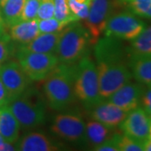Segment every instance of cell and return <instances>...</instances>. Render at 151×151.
I'll list each match as a JSON object with an SVG mask.
<instances>
[{
    "label": "cell",
    "mask_w": 151,
    "mask_h": 151,
    "mask_svg": "<svg viewBox=\"0 0 151 151\" xmlns=\"http://www.w3.org/2000/svg\"><path fill=\"white\" fill-rule=\"evenodd\" d=\"M76 65L61 63L55 66L45 78L44 91L50 107L61 110L75 100Z\"/></svg>",
    "instance_id": "cell-1"
},
{
    "label": "cell",
    "mask_w": 151,
    "mask_h": 151,
    "mask_svg": "<svg viewBox=\"0 0 151 151\" xmlns=\"http://www.w3.org/2000/svg\"><path fill=\"white\" fill-rule=\"evenodd\" d=\"M6 105L24 129L36 127L45 121V103L41 94L36 89L27 88L20 96L9 101Z\"/></svg>",
    "instance_id": "cell-2"
},
{
    "label": "cell",
    "mask_w": 151,
    "mask_h": 151,
    "mask_svg": "<svg viewBox=\"0 0 151 151\" xmlns=\"http://www.w3.org/2000/svg\"><path fill=\"white\" fill-rule=\"evenodd\" d=\"M75 92L87 108H92L103 101L99 91L97 65L87 55L76 65Z\"/></svg>",
    "instance_id": "cell-3"
},
{
    "label": "cell",
    "mask_w": 151,
    "mask_h": 151,
    "mask_svg": "<svg viewBox=\"0 0 151 151\" xmlns=\"http://www.w3.org/2000/svg\"><path fill=\"white\" fill-rule=\"evenodd\" d=\"M91 37L85 26L74 24L63 29L55 55L60 63L75 64L85 56Z\"/></svg>",
    "instance_id": "cell-4"
},
{
    "label": "cell",
    "mask_w": 151,
    "mask_h": 151,
    "mask_svg": "<svg viewBox=\"0 0 151 151\" xmlns=\"http://www.w3.org/2000/svg\"><path fill=\"white\" fill-rule=\"evenodd\" d=\"M100 94L104 98L110 97L121 86L129 82L132 72L126 61L114 63H97Z\"/></svg>",
    "instance_id": "cell-5"
},
{
    "label": "cell",
    "mask_w": 151,
    "mask_h": 151,
    "mask_svg": "<svg viewBox=\"0 0 151 151\" xmlns=\"http://www.w3.org/2000/svg\"><path fill=\"white\" fill-rule=\"evenodd\" d=\"M18 63L22 70L32 81H41L59 64L57 56L54 54L29 52L21 49L17 51Z\"/></svg>",
    "instance_id": "cell-6"
},
{
    "label": "cell",
    "mask_w": 151,
    "mask_h": 151,
    "mask_svg": "<svg viewBox=\"0 0 151 151\" xmlns=\"http://www.w3.org/2000/svg\"><path fill=\"white\" fill-rule=\"evenodd\" d=\"M145 23L138 19L134 14L122 12L108 18L104 33L106 36L133 40L145 29Z\"/></svg>",
    "instance_id": "cell-7"
},
{
    "label": "cell",
    "mask_w": 151,
    "mask_h": 151,
    "mask_svg": "<svg viewBox=\"0 0 151 151\" xmlns=\"http://www.w3.org/2000/svg\"><path fill=\"white\" fill-rule=\"evenodd\" d=\"M113 0H92L89 14L84 20V26L88 30L91 44H95L104 32L108 18L113 14L115 7Z\"/></svg>",
    "instance_id": "cell-8"
},
{
    "label": "cell",
    "mask_w": 151,
    "mask_h": 151,
    "mask_svg": "<svg viewBox=\"0 0 151 151\" xmlns=\"http://www.w3.org/2000/svg\"><path fill=\"white\" fill-rule=\"evenodd\" d=\"M151 117L139 106L128 113L120 124L124 134L145 145L150 140Z\"/></svg>",
    "instance_id": "cell-9"
},
{
    "label": "cell",
    "mask_w": 151,
    "mask_h": 151,
    "mask_svg": "<svg viewBox=\"0 0 151 151\" xmlns=\"http://www.w3.org/2000/svg\"><path fill=\"white\" fill-rule=\"evenodd\" d=\"M0 80L4 86L9 103L27 89L30 79L18 62L9 61L0 68Z\"/></svg>",
    "instance_id": "cell-10"
},
{
    "label": "cell",
    "mask_w": 151,
    "mask_h": 151,
    "mask_svg": "<svg viewBox=\"0 0 151 151\" xmlns=\"http://www.w3.org/2000/svg\"><path fill=\"white\" fill-rule=\"evenodd\" d=\"M85 128V123L80 116L72 113H62L54 118L51 131L65 140L77 142L84 137Z\"/></svg>",
    "instance_id": "cell-11"
},
{
    "label": "cell",
    "mask_w": 151,
    "mask_h": 151,
    "mask_svg": "<svg viewBox=\"0 0 151 151\" xmlns=\"http://www.w3.org/2000/svg\"><path fill=\"white\" fill-rule=\"evenodd\" d=\"M94 53L97 63L122 62L126 57V50L119 39L106 35L95 43Z\"/></svg>",
    "instance_id": "cell-12"
},
{
    "label": "cell",
    "mask_w": 151,
    "mask_h": 151,
    "mask_svg": "<svg viewBox=\"0 0 151 151\" xmlns=\"http://www.w3.org/2000/svg\"><path fill=\"white\" fill-rule=\"evenodd\" d=\"M144 87L139 83L128 82L108 97V101L129 113L140 104Z\"/></svg>",
    "instance_id": "cell-13"
},
{
    "label": "cell",
    "mask_w": 151,
    "mask_h": 151,
    "mask_svg": "<svg viewBox=\"0 0 151 151\" xmlns=\"http://www.w3.org/2000/svg\"><path fill=\"white\" fill-rule=\"evenodd\" d=\"M92 118L110 129H114L124 120L128 113L110 102H101L93 107Z\"/></svg>",
    "instance_id": "cell-14"
},
{
    "label": "cell",
    "mask_w": 151,
    "mask_h": 151,
    "mask_svg": "<svg viewBox=\"0 0 151 151\" xmlns=\"http://www.w3.org/2000/svg\"><path fill=\"white\" fill-rule=\"evenodd\" d=\"M62 31V30H61ZM61 31L55 33L40 34L37 37L27 44H22L19 47L26 51L55 55Z\"/></svg>",
    "instance_id": "cell-15"
},
{
    "label": "cell",
    "mask_w": 151,
    "mask_h": 151,
    "mask_svg": "<svg viewBox=\"0 0 151 151\" xmlns=\"http://www.w3.org/2000/svg\"><path fill=\"white\" fill-rule=\"evenodd\" d=\"M15 150L22 151H54L58 150L59 149L45 134L40 132H33L24 136L17 142Z\"/></svg>",
    "instance_id": "cell-16"
},
{
    "label": "cell",
    "mask_w": 151,
    "mask_h": 151,
    "mask_svg": "<svg viewBox=\"0 0 151 151\" xmlns=\"http://www.w3.org/2000/svg\"><path fill=\"white\" fill-rule=\"evenodd\" d=\"M20 125L7 105L0 108V134L4 140L13 144L18 140Z\"/></svg>",
    "instance_id": "cell-17"
},
{
    "label": "cell",
    "mask_w": 151,
    "mask_h": 151,
    "mask_svg": "<svg viewBox=\"0 0 151 151\" xmlns=\"http://www.w3.org/2000/svg\"><path fill=\"white\" fill-rule=\"evenodd\" d=\"M40 34L37 19L21 20L10 27V37L20 44L30 42Z\"/></svg>",
    "instance_id": "cell-18"
},
{
    "label": "cell",
    "mask_w": 151,
    "mask_h": 151,
    "mask_svg": "<svg viewBox=\"0 0 151 151\" xmlns=\"http://www.w3.org/2000/svg\"><path fill=\"white\" fill-rule=\"evenodd\" d=\"M129 66L135 79L142 84H151V54L131 56Z\"/></svg>",
    "instance_id": "cell-19"
},
{
    "label": "cell",
    "mask_w": 151,
    "mask_h": 151,
    "mask_svg": "<svg viewBox=\"0 0 151 151\" xmlns=\"http://www.w3.org/2000/svg\"><path fill=\"white\" fill-rule=\"evenodd\" d=\"M25 0H5L0 4V12L7 27L21 21L22 12Z\"/></svg>",
    "instance_id": "cell-20"
},
{
    "label": "cell",
    "mask_w": 151,
    "mask_h": 151,
    "mask_svg": "<svg viewBox=\"0 0 151 151\" xmlns=\"http://www.w3.org/2000/svg\"><path fill=\"white\" fill-rule=\"evenodd\" d=\"M111 129H112L96 120L90 121L86 125L84 137L90 145L96 148L110 137Z\"/></svg>",
    "instance_id": "cell-21"
},
{
    "label": "cell",
    "mask_w": 151,
    "mask_h": 151,
    "mask_svg": "<svg viewBox=\"0 0 151 151\" xmlns=\"http://www.w3.org/2000/svg\"><path fill=\"white\" fill-rule=\"evenodd\" d=\"M131 41V46L129 50L131 56L151 54V26L145 28V29Z\"/></svg>",
    "instance_id": "cell-22"
},
{
    "label": "cell",
    "mask_w": 151,
    "mask_h": 151,
    "mask_svg": "<svg viewBox=\"0 0 151 151\" xmlns=\"http://www.w3.org/2000/svg\"><path fill=\"white\" fill-rule=\"evenodd\" d=\"M55 13L54 18L60 22L68 25L72 22L78 21L79 19L75 16L67 4V0H54Z\"/></svg>",
    "instance_id": "cell-23"
},
{
    "label": "cell",
    "mask_w": 151,
    "mask_h": 151,
    "mask_svg": "<svg viewBox=\"0 0 151 151\" xmlns=\"http://www.w3.org/2000/svg\"><path fill=\"white\" fill-rule=\"evenodd\" d=\"M128 2L131 11L135 15L151 19V0H124Z\"/></svg>",
    "instance_id": "cell-24"
},
{
    "label": "cell",
    "mask_w": 151,
    "mask_h": 151,
    "mask_svg": "<svg viewBox=\"0 0 151 151\" xmlns=\"http://www.w3.org/2000/svg\"><path fill=\"white\" fill-rule=\"evenodd\" d=\"M38 25L40 34L59 32L66 26L65 24L60 22L55 18L38 20Z\"/></svg>",
    "instance_id": "cell-25"
},
{
    "label": "cell",
    "mask_w": 151,
    "mask_h": 151,
    "mask_svg": "<svg viewBox=\"0 0 151 151\" xmlns=\"http://www.w3.org/2000/svg\"><path fill=\"white\" fill-rule=\"evenodd\" d=\"M41 0H25L23 12L22 20L37 19V14Z\"/></svg>",
    "instance_id": "cell-26"
},
{
    "label": "cell",
    "mask_w": 151,
    "mask_h": 151,
    "mask_svg": "<svg viewBox=\"0 0 151 151\" xmlns=\"http://www.w3.org/2000/svg\"><path fill=\"white\" fill-rule=\"evenodd\" d=\"M67 4L71 13L80 20H85L89 14V4H81L76 0H67Z\"/></svg>",
    "instance_id": "cell-27"
},
{
    "label": "cell",
    "mask_w": 151,
    "mask_h": 151,
    "mask_svg": "<svg viewBox=\"0 0 151 151\" xmlns=\"http://www.w3.org/2000/svg\"><path fill=\"white\" fill-rule=\"evenodd\" d=\"M119 151H144L145 145L134 140L126 135H121L119 139Z\"/></svg>",
    "instance_id": "cell-28"
},
{
    "label": "cell",
    "mask_w": 151,
    "mask_h": 151,
    "mask_svg": "<svg viewBox=\"0 0 151 151\" xmlns=\"http://www.w3.org/2000/svg\"><path fill=\"white\" fill-rule=\"evenodd\" d=\"M54 0H41L37 14V20L54 18Z\"/></svg>",
    "instance_id": "cell-29"
},
{
    "label": "cell",
    "mask_w": 151,
    "mask_h": 151,
    "mask_svg": "<svg viewBox=\"0 0 151 151\" xmlns=\"http://www.w3.org/2000/svg\"><path fill=\"white\" fill-rule=\"evenodd\" d=\"M12 53V45L10 44V37L7 35L0 37V68L8 59Z\"/></svg>",
    "instance_id": "cell-30"
},
{
    "label": "cell",
    "mask_w": 151,
    "mask_h": 151,
    "mask_svg": "<svg viewBox=\"0 0 151 151\" xmlns=\"http://www.w3.org/2000/svg\"><path fill=\"white\" fill-rule=\"evenodd\" d=\"M121 134H116L109 137L103 144L96 147L94 150L97 151H119V139Z\"/></svg>",
    "instance_id": "cell-31"
},
{
    "label": "cell",
    "mask_w": 151,
    "mask_h": 151,
    "mask_svg": "<svg viewBox=\"0 0 151 151\" xmlns=\"http://www.w3.org/2000/svg\"><path fill=\"white\" fill-rule=\"evenodd\" d=\"M140 104L142 108L151 117V84H148L146 87H144L141 95Z\"/></svg>",
    "instance_id": "cell-32"
},
{
    "label": "cell",
    "mask_w": 151,
    "mask_h": 151,
    "mask_svg": "<svg viewBox=\"0 0 151 151\" xmlns=\"http://www.w3.org/2000/svg\"><path fill=\"white\" fill-rule=\"evenodd\" d=\"M8 103V97L3 82L0 80V108Z\"/></svg>",
    "instance_id": "cell-33"
},
{
    "label": "cell",
    "mask_w": 151,
    "mask_h": 151,
    "mask_svg": "<svg viewBox=\"0 0 151 151\" xmlns=\"http://www.w3.org/2000/svg\"><path fill=\"white\" fill-rule=\"evenodd\" d=\"M2 150H15V147L5 141L0 142V151Z\"/></svg>",
    "instance_id": "cell-34"
},
{
    "label": "cell",
    "mask_w": 151,
    "mask_h": 151,
    "mask_svg": "<svg viewBox=\"0 0 151 151\" xmlns=\"http://www.w3.org/2000/svg\"><path fill=\"white\" fill-rule=\"evenodd\" d=\"M6 26L5 24H4V21L2 18V15H1V12H0V37H3L4 35H7L6 34Z\"/></svg>",
    "instance_id": "cell-35"
},
{
    "label": "cell",
    "mask_w": 151,
    "mask_h": 151,
    "mask_svg": "<svg viewBox=\"0 0 151 151\" xmlns=\"http://www.w3.org/2000/svg\"><path fill=\"white\" fill-rule=\"evenodd\" d=\"M145 150L151 151V139H150L145 144Z\"/></svg>",
    "instance_id": "cell-36"
},
{
    "label": "cell",
    "mask_w": 151,
    "mask_h": 151,
    "mask_svg": "<svg viewBox=\"0 0 151 151\" xmlns=\"http://www.w3.org/2000/svg\"><path fill=\"white\" fill-rule=\"evenodd\" d=\"M76 1H77L79 3H81V4H89L90 5L92 0H76Z\"/></svg>",
    "instance_id": "cell-37"
},
{
    "label": "cell",
    "mask_w": 151,
    "mask_h": 151,
    "mask_svg": "<svg viewBox=\"0 0 151 151\" xmlns=\"http://www.w3.org/2000/svg\"><path fill=\"white\" fill-rule=\"evenodd\" d=\"M3 141H4V140L3 137H2V136H1V134H0V142H3Z\"/></svg>",
    "instance_id": "cell-38"
},
{
    "label": "cell",
    "mask_w": 151,
    "mask_h": 151,
    "mask_svg": "<svg viewBox=\"0 0 151 151\" xmlns=\"http://www.w3.org/2000/svg\"><path fill=\"white\" fill-rule=\"evenodd\" d=\"M150 139H151V124H150Z\"/></svg>",
    "instance_id": "cell-39"
},
{
    "label": "cell",
    "mask_w": 151,
    "mask_h": 151,
    "mask_svg": "<svg viewBox=\"0 0 151 151\" xmlns=\"http://www.w3.org/2000/svg\"><path fill=\"white\" fill-rule=\"evenodd\" d=\"M4 1H5V0H0V4H2Z\"/></svg>",
    "instance_id": "cell-40"
},
{
    "label": "cell",
    "mask_w": 151,
    "mask_h": 151,
    "mask_svg": "<svg viewBox=\"0 0 151 151\" xmlns=\"http://www.w3.org/2000/svg\"><path fill=\"white\" fill-rule=\"evenodd\" d=\"M121 1H124V0H121Z\"/></svg>",
    "instance_id": "cell-41"
}]
</instances>
